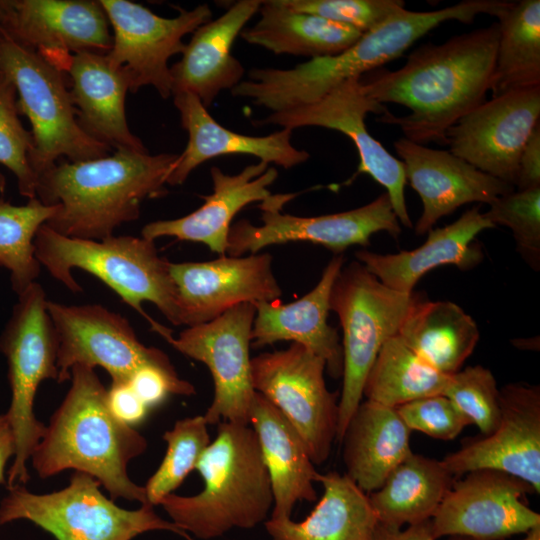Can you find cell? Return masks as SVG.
<instances>
[{"instance_id":"obj_29","label":"cell","mask_w":540,"mask_h":540,"mask_svg":"<svg viewBox=\"0 0 540 540\" xmlns=\"http://www.w3.org/2000/svg\"><path fill=\"white\" fill-rule=\"evenodd\" d=\"M257 435L273 493L270 518H291L299 501L317 499L318 472L300 434L264 396L255 392L250 423Z\"/></svg>"},{"instance_id":"obj_28","label":"cell","mask_w":540,"mask_h":540,"mask_svg":"<svg viewBox=\"0 0 540 540\" xmlns=\"http://www.w3.org/2000/svg\"><path fill=\"white\" fill-rule=\"evenodd\" d=\"M64 72L78 123L90 137L115 150L148 152L128 127L129 81L120 67L104 54L82 52L71 56Z\"/></svg>"},{"instance_id":"obj_30","label":"cell","mask_w":540,"mask_h":540,"mask_svg":"<svg viewBox=\"0 0 540 540\" xmlns=\"http://www.w3.org/2000/svg\"><path fill=\"white\" fill-rule=\"evenodd\" d=\"M411 432L395 408L362 401L339 441L345 474L367 494L376 491L412 453Z\"/></svg>"},{"instance_id":"obj_47","label":"cell","mask_w":540,"mask_h":540,"mask_svg":"<svg viewBox=\"0 0 540 540\" xmlns=\"http://www.w3.org/2000/svg\"><path fill=\"white\" fill-rule=\"evenodd\" d=\"M429 521L410 525L405 529L393 528L379 523L374 540H437L430 531ZM450 540L459 539L457 536H454Z\"/></svg>"},{"instance_id":"obj_21","label":"cell","mask_w":540,"mask_h":540,"mask_svg":"<svg viewBox=\"0 0 540 540\" xmlns=\"http://www.w3.org/2000/svg\"><path fill=\"white\" fill-rule=\"evenodd\" d=\"M169 270L180 325L187 327L209 322L237 305L276 301L282 295L268 253L170 262Z\"/></svg>"},{"instance_id":"obj_10","label":"cell","mask_w":540,"mask_h":540,"mask_svg":"<svg viewBox=\"0 0 540 540\" xmlns=\"http://www.w3.org/2000/svg\"><path fill=\"white\" fill-rule=\"evenodd\" d=\"M89 474L75 471L69 484L52 493L36 494L23 485L9 487L0 503V526L28 520L57 540H132L154 530L192 538L145 503L135 510L119 507Z\"/></svg>"},{"instance_id":"obj_2","label":"cell","mask_w":540,"mask_h":540,"mask_svg":"<svg viewBox=\"0 0 540 540\" xmlns=\"http://www.w3.org/2000/svg\"><path fill=\"white\" fill-rule=\"evenodd\" d=\"M511 4L506 0H464L434 11L405 8L362 34L345 51L313 58L292 68H252L231 93L279 112L318 101L353 77H362L400 57L414 42L444 22L470 24L480 14L498 17Z\"/></svg>"},{"instance_id":"obj_22","label":"cell","mask_w":540,"mask_h":540,"mask_svg":"<svg viewBox=\"0 0 540 540\" xmlns=\"http://www.w3.org/2000/svg\"><path fill=\"white\" fill-rule=\"evenodd\" d=\"M394 148L403 162L407 183L422 201V213L414 229L428 232L444 216L467 203L491 204L515 190L514 186L486 174L449 150L433 149L406 138Z\"/></svg>"},{"instance_id":"obj_6","label":"cell","mask_w":540,"mask_h":540,"mask_svg":"<svg viewBox=\"0 0 540 540\" xmlns=\"http://www.w3.org/2000/svg\"><path fill=\"white\" fill-rule=\"evenodd\" d=\"M34 249L40 265L72 292L82 291L71 273L78 268L110 287L160 336L169 329L149 317L143 302L153 303L171 324L180 325L170 262L158 254L154 241L129 235L103 240L72 238L43 224L35 236Z\"/></svg>"},{"instance_id":"obj_14","label":"cell","mask_w":540,"mask_h":540,"mask_svg":"<svg viewBox=\"0 0 540 540\" xmlns=\"http://www.w3.org/2000/svg\"><path fill=\"white\" fill-rule=\"evenodd\" d=\"M112 31L109 61L127 75L129 90L152 86L167 99L172 95L169 59L182 53L183 38L212 18L207 4L161 17L145 6L127 0H100Z\"/></svg>"},{"instance_id":"obj_12","label":"cell","mask_w":540,"mask_h":540,"mask_svg":"<svg viewBox=\"0 0 540 540\" xmlns=\"http://www.w3.org/2000/svg\"><path fill=\"white\" fill-rule=\"evenodd\" d=\"M294 194H272L261 202V225L248 220L234 223L228 235L229 256L255 254L273 245L310 242L340 255L353 245L368 246L373 234L385 231L398 238L399 220L385 192L372 202L339 213L320 216H296L282 213L285 203Z\"/></svg>"},{"instance_id":"obj_5","label":"cell","mask_w":540,"mask_h":540,"mask_svg":"<svg viewBox=\"0 0 540 540\" xmlns=\"http://www.w3.org/2000/svg\"><path fill=\"white\" fill-rule=\"evenodd\" d=\"M195 470L204 482L201 492L171 493L159 503L181 530L208 540L267 520L273 507L272 486L251 426L220 422Z\"/></svg>"},{"instance_id":"obj_15","label":"cell","mask_w":540,"mask_h":540,"mask_svg":"<svg viewBox=\"0 0 540 540\" xmlns=\"http://www.w3.org/2000/svg\"><path fill=\"white\" fill-rule=\"evenodd\" d=\"M362 77H353L337 85L318 101L270 113L258 121L260 125H277L294 130L316 126L336 130L346 135L355 145L359 156L357 174L365 173L386 189L399 223L412 228L405 201L407 184L403 162L390 154L368 131V113L378 116L388 110L383 104L368 97Z\"/></svg>"},{"instance_id":"obj_37","label":"cell","mask_w":540,"mask_h":540,"mask_svg":"<svg viewBox=\"0 0 540 540\" xmlns=\"http://www.w3.org/2000/svg\"><path fill=\"white\" fill-rule=\"evenodd\" d=\"M56 209V205H45L37 197L29 199L25 205L0 200V266L10 272L17 295L36 282L40 274L34 239Z\"/></svg>"},{"instance_id":"obj_27","label":"cell","mask_w":540,"mask_h":540,"mask_svg":"<svg viewBox=\"0 0 540 540\" xmlns=\"http://www.w3.org/2000/svg\"><path fill=\"white\" fill-rule=\"evenodd\" d=\"M495 228L479 206L463 213L456 221L441 228L430 229L426 241L418 248L395 254H379L367 250L355 253L358 262L387 287L412 293L417 282L429 271L454 265L470 270L483 259L475 237L486 229Z\"/></svg>"},{"instance_id":"obj_38","label":"cell","mask_w":540,"mask_h":540,"mask_svg":"<svg viewBox=\"0 0 540 540\" xmlns=\"http://www.w3.org/2000/svg\"><path fill=\"white\" fill-rule=\"evenodd\" d=\"M203 415L177 421L163 434L167 443L166 454L144 486L147 503L155 506L173 493L196 466L207 449L210 436Z\"/></svg>"},{"instance_id":"obj_34","label":"cell","mask_w":540,"mask_h":540,"mask_svg":"<svg viewBox=\"0 0 540 540\" xmlns=\"http://www.w3.org/2000/svg\"><path fill=\"white\" fill-rule=\"evenodd\" d=\"M454 480L441 461L412 452L368 495L380 524L402 528L431 520Z\"/></svg>"},{"instance_id":"obj_23","label":"cell","mask_w":540,"mask_h":540,"mask_svg":"<svg viewBox=\"0 0 540 540\" xmlns=\"http://www.w3.org/2000/svg\"><path fill=\"white\" fill-rule=\"evenodd\" d=\"M210 174L213 191L201 196L204 203L198 209L180 218L149 222L142 228L141 236L151 241L174 237L200 242L219 256L227 255L234 217L245 206L272 196L268 188L277 179L278 172L275 167L259 161L234 175L216 166L211 167Z\"/></svg>"},{"instance_id":"obj_25","label":"cell","mask_w":540,"mask_h":540,"mask_svg":"<svg viewBox=\"0 0 540 540\" xmlns=\"http://www.w3.org/2000/svg\"><path fill=\"white\" fill-rule=\"evenodd\" d=\"M182 128L188 134L184 151L167 178L168 185L183 184L190 173L213 158L227 155H251L259 161L289 169L310 158L305 150L291 143L292 130L281 128L265 136H250L225 128L193 94L173 95Z\"/></svg>"},{"instance_id":"obj_33","label":"cell","mask_w":540,"mask_h":540,"mask_svg":"<svg viewBox=\"0 0 540 540\" xmlns=\"http://www.w3.org/2000/svg\"><path fill=\"white\" fill-rule=\"evenodd\" d=\"M397 336L431 367L452 375L473 353L480 332L474 319L457 304L420 298Z\"/></svg>"},{"instance_id":"obj_24","label":"cell","mask_w":540,"mask_h":540,"mask_svg":"<svg viewBox=\"0 0 540 540\" xmlns=\"http://www.w3.org/2000/svg\"><path fill=\"white\" fill-rule=\"evenodd\" d=\"M344 262L342 254L335 255L315 287L298 300L286 304L280 300L255 303L251 345L261 348L279 341L300 344L325 361L331 377H341L342 346L337 329L327 320L332 287Z\"/></svg>"},{"instance_id":"obj_41","label":"cell","mask_w":540,"mask_h":540,"mask_svg":"<svg viewBox=\"0 0 540 540\" xmlns=\"http://www.w3.org/2000/svg\"><path fill=\"white\" fill-rule=\"evenodd\" d=\"M481 435L491 433L500 419V389L492 372L481 366H468L450 375L443 392Z\"/></svg>"},{"instance_id":"obj_49","label":"cell","mask_w":540,"mask_h":540,"mask_svg":"<svg viewBox=\"0 0 540 540\" xmlns=\"http://www.w3.org/2000/svg\"><path fill=\"white\" fill-rule=\"evenodd\" d=\"M457 537L459 540H473L466 537ZM520 540H540V525H537L530 529L528 532H526V536Z\"/></svg>"},{"instance_id":"obj_16","label":"cell","mask_w":540,"mask_h":540,"mask_svg":"<svg viewBox=\"0 0 540 540\" xmlns=\"http://www.w3.org/2000/svg\"><path fill=\"white\" fill-rule=\"evenodd\" d=\"M47 310L58 342V383L70 380L77 364L103 368L112 382H128L146 364L171 365L164 352L138 339L125 317L102 305L48 300Z\"/></svg>"},{"instance_id":"obj_4","label":"cell","mask_w":540,"mask_h":540,"mask_svg":"<svg viewBox=\"0 0 540 540\" xmlns=\"http://www.w3.org/2000/svg\"><path fill=\"white\" fill-rule=\"evenodd\" d=\"M71 385L35 447L31 463L47 479L67 469L94 477L112 500L147 503L144 486L128 475L129 462L142 455L146 438L110 410L107 389L94 368L77 364Z\"/></svg>"},{"instance_id":"obj_1","label":"cell","mask_w":540,"mask_h":540,"mask_svg":"<svg viewBox=\"0 0 540 540\" xmlns=\"http://www.w3.org/2000/svg\"><path fill=\"white\" fill-rule=\"evenodd\" d=\"M499 25L455 35L441 44L427 43L412 51L394 71L362 78L368 97L380 104L410 109L405 116L389 111L377 121L398 126L404 138L424 145L446 146V132L460 118L486 101L491 90Z\"/></svg>"},{"instance_id":"obj_50","label":"cell","mask_w":540,"mask_h":540,"mask_svg":"<svg viewBox=\"0 0 540 540\" xmlns=\"http://www.w3.org/2000/svg\"><path fill=\"white\" fill-rule=\"evenodd\" d=\"M5 188H6V179L2 174H0V192H4Z\"/></svg>"},{"instance_id":"obj_9","label":"cell","mask_w":540,"mask_h":540,"mask_svg":"<svg viewBox=\"0 0 540 540\" xmlns=\"http://www.w3.org/2000/svg\"><path fill=\"white\" fill-rule=\"evenodd\" d=\"M47 301L43 287L32 283L18 295L0 337V351L7 359L11 389L6 416L16 446L7 476L8 488L25 486L30 479L27 464L46 428L34 413L36 393L42 381L58 378V342Z\"/></svg>"},{"instance_id":"obj_20","label":"cell","mask_w":540,"mask_h":540,"mask_svg":"<svg viewBox=\"0 0 540 540\" xmlns=\"http://www.w3.org/2000/svg\"><path fill=\"white\" fill-rule=\"evenodd\" d=\"M496 428L463 442L441 461L454 477L479 469L501 471L529 483L540 493V387L509 383L500 389Z\"/></svg>"},{"instance_id":"obj_44","label":"cell","mask_w":540,"mask_h":540,"mask_svg":"<svg viewBox=\"0 0 540 540\" xmlns=\"http://www.w3.org/2000/svg\"><path fill=\"white\" fill-rule=\"evenodd\" d=\"M138 397L150 408L163 402L170 394L192 395L195 387L179 378L173 365L146 364L128 380Z\"/></svg>"},{"instance_id":"obj_7","label":"cell","mask_w":540,"mask_h":540,"mask_svg":"<svg viewBox=\"0 0 540 540\" xmlns=\"http://www.w3.org/2000/svg\"><path fill=\"white\" fill-rule=\"evenodd\" d=\"M0 72L15 87L19 112L30 121V164L38 177L60 158L77 162L110 154L109 146L80 127L65 72L1 28Z\"/></svg>"},{"instance_id":"obj_26","label":"cell","mask_w":540,"mask_h":540,"mask_svg":"<svg viewBox=\"0 0 540 540\" xmlns=\"http://www.w3.org/2000/svg\"><path fill=\"white\" fill-rule=\"evenodd\" d=\"M261 4V0L236 1L192 33L181 59L170 67L172 95L191 93L208 109L221 91H231L242 81L245 70L232 47Z\"/></svg>"},{"instance_id":"obj_8","label":"cell","mask_w":540,"mask_h":540,"mask_svg":"<svg viewBox=\"0 0 540 540\" xmlns=\"http://www.w3.org/2000/svg\"><path fill=\"white\" fill-rule=\"evenodd\" d=\"M420 295L393 290L363 264L342 267L331 291L330 310L342 331V390L338 402L339 442L363 398L366 377L386 340L396 336Z\"/></svg>"},{"instance_id":"obj_43","label":"cell","mask_w":540,"mask_h":540,"mask_svg":"<svg viewBox=\"0 0 540 540\" xmlns=\"http://www.w3.org/2000/svg\"><path fill=\"white\" fill-rule=\"evenodd\" d=\"M395 409L411 431H419L438 440H453L470 425L443 394L419 398Z\"/></svg>"},{"instance_id":"obj_46","label":"cell","mask_w":540,"mask_h":540,"mask_svg":"<svg viewBox=\"0 0 540 540\" xmlns=\"http://www.w3.org/2000/svg\"><path fill=\"white\" fill-rule=\"evenodd\" d=\"M515 187L517 190L540 187V124L533 130L521 151Z\"/></svg>"},{"instance_id":"obj_18","label":"cell","mask_w":540,"mask_h":540,"mask_svg":"<svg viewBox=\"0 0 540 540\" xmlns=\"http://www.w3.org/2000/svg\"><path fill=\"white\" fill-rule=\"evenodd\" d=\"M540 124V86L484 101L446 132V146L478 170L515 187L523 147Z\"/></svg>"},{"instance_id":"obj_40","label":"cell","mask_w":540,"mask_h":540,"mask_svg":"<svg viewBox=\"0 0 540 540\" xmlns=\"http://www.w3.org/2000/svg\"><path fill=\"white\" fill-rule=\"evenodd\" d=\"M484 217L509 228L522 258L534 270L540 268V187L514 190L495 199Z\"/></svg>"},{"instance_id":"obj_32","label":"cell","mask_w":540,"mask_h":540,"mask_svg":"<svg viewBox=\"0 0 540 540\" xmlns=\"http://www.w3.org/2000/svg\"><path fill=\"white\" fill-rule=\"evenodd\" d=\"M260 18L240 37L274 54L313 58L339 54L362 36L359 30L316 15L294 11L278 0L262 1Z\"/></svg>"},{"instance_id":"obj_17","label":"cell","mask_w":540,"mask_h":540,"mask_svg":"<svg viewBox=\"0 0 540 540\" xmlns=\"http://www.w3.org/2000/svg\"><path fill=\"white\" fill-rule=\"evenodd\" d=\"M532 486L510 474L479 469L454 480L429 521L435 539L459 536L500 540L540 525V514L525 502Z\"/></svg>"},{"instance_id":"obj_31","label":"cell","mask_w":540,"mask_h":540,"mask_svg":"<svg viewBox=\"0 0 540 540\" xmlns=\"http://www.w3.org/2000/svg\"><path fill=\"white\" fill-rule=\"evenodd\" d=\"M323 495L301 522L291 518L264 522L272 540H374L379 524L369 495L346 474L318 473Z\"/></svg>"},{"instance_id":"obj_11","label":"cell","mask_w":540,"mask_h":540,"mask_svg":"<svg viewBox=\"0 0 540 540\" xmlns=\"http://www.w3.org/2000/svg\"><path fill=\"white\" fill-rule=\"evenodd\" d=\"M325 361L291 343L283 350L264 352L251 360L255 392L271 402L303 439L314 465L329 457L337 438L338 393L328 390Z\"/></svg>"},{"instance_id":"obj_19","label":"cell","mask_w":540,"mask_h":540,"mask_svg":"<svg viewBox=\"0 0 540 540\" xmlns=\"http://www.w3.org/2000/svg\"><path fill=\"white\" fill-rule=\"evenodd\" d=\"M0 28L65 71L72 55H106L112 31L99 1L0 0Z\"/></svg>"},{"instance_id":"obj_3","label":"cell","mask_w":540,"mask_h":540,"mask_svg":"<svg viewBox=\"0 0 540 540\" xmlns=\"http://www.w3.org/2000/svg\"><path fill=\"white\" fill-rule=\"evenodd\" d=\"M178 154L116 149L103 157L56 163L38 177L36 197L57 206L45 223L67 237L103 240L140 216L145 199L166 193Z\"/></svg>"},{"instance_id":"obj_48","label":"cell","mask_w":540,"mask_h":540,"mask_svg":"<svg viewBox=\"0 0 540 540\" xmlns=\"http://www.w3.org/2000/svg\"><path fill=\"white\" fill-rule=\"evenodd\" d=\"M16 452L15 438L9 420L5 414H0V484H5V468L8 461L14 458Z\"/></svg>"},{"instance_id":"obj_36","label":"cell","mask_w":540,"mask_h":540,"mask_svg":"<svg viewBox=\"0 0 540 540\" xmlns=\"http://www.w3.org/2000/svg\"><path fill=\"white\" fill-rule=\"evenodd\" d=\"M450 375L419 358L396 335L382 345L364 383L366 400L397 408L410 401L443 394Z\"/></svg>"},{"instance_id":"obj_45","label":"cell","mask_w":540,"mask_h":540,"mask_svg":"<svg viewBox=\"0 0 540 540\" xmlns=\"http://www.w3.org/2000/svg\"><path fill=\"white\" fill-rule=\"evenodd\" d=\"M107 401L111 412L132 427L146 418L149 409L128 382H112L107 389Z\"/></svg>"},{"instance_id":"obj_35","label":"cell","mask_w":540,"mask_h":540,"mask_svg":"<svg viewBox=\"0 0 540 540\" xmlns=\"http://www.w3.org/2000/svg\"><path fill=\"white\" fill-rule=\"evenodd\" d=\"M497 18L492 97L540 86V1H512Z\"/></svg>"},{"instance_id":"obj_39","label":"cell","mask_w":540,"mask_h":540,"mask_svg":"<svg viewBox=\"0 0 540 540\" xmlns=\"http://www.w3.org/2000/svg\"><path fill=\"white\" fill-rule=\"evenodd\" d=\"M19 113L15 87L0 72V164L15 175L19 193L33 199L38 184L30 164L33 137L22 125Z\"/></svg>"},{"instance_id":"obj_13","label":"cell","mask_w":540,"mask_h":540,"mask_svg":"<svg viewBox=\"0 0 540 540\" xmlns=\"http://www.w3.org/2000/svg\"><path fill=\"white\" fill-rule=\"evenodd\" d=\"M256 308L237 305L219 317L164 339L177 351L205 364L212 376L213 399L203 414L208 425L221 420L249 425L255 395L251 375V332Z\"/></svg>"},{"instance_id":"obj_42","label":"cell","mask_w":540,"mask_h":540,"mask_svg":"<svg viewBox=\"0 0 540 540\" xmlns=\"http://www.w3.org/2000/svg\"><path fill=\"white\" fill-rule=\"evenodd\" d=\"M284 7L351 26L362 33L405 8L401 0H278Z\"/></svg>"}]
</instances>
